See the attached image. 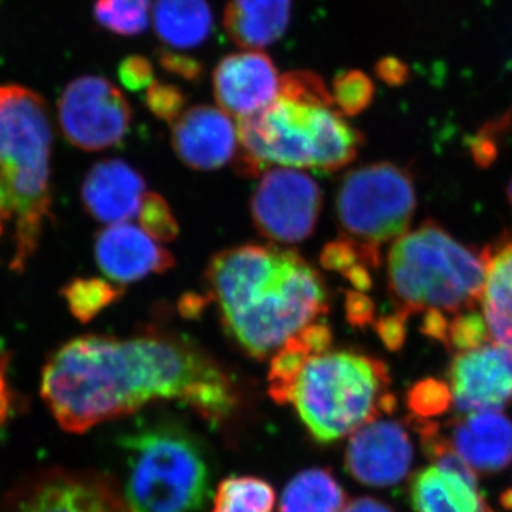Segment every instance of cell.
I'll return each mask as SVG.
<instances>
[{
    "mask_svg": "<svg viewBox=\"0 0 512 512\" xmlns=\"http://www.w3.org/2000/svg\"><path fill=\"white\" fill-rule=\"evenodd\" d=\"M460 413L498 412L512 402V349L490 342L456 353L447 370Z\"/></svg>",
    "mask_w": 512,
    "mask_h": 512,
    "instance_id": "11",
    "label": "cell"
},
{
    "mask_svg": "<svg viewBox=\"0 0 512 512\" xmlns=\"http://www.w3.org/2000/svg\"><path fill=\"white\" fill-rule=\"evenodd\" d=\"M346 494L325 468L302 471L286 485L279 512H342Z\"/></svg>",
    "mask_w": 512,
    "mask_h": 512,
    "instance_id": "23",
    "label": "cell"
},
{
    "mask_svg": "<svg viewBox=\"0 0 512 512\" xmlns=\"http://www.w3.org/2000/svg\"><path fill=\"white\" fill-rule=\"evenodd\" d=\"M298 335L315 356L328 352L332 345V330L325 323L313 322L299 330Z\"/></svg>",
    "mask_w": 512,
    "mask_h": 512,
    "instance_id": "37",
    "label": "cell"
},
{
    "mask_svg": "<svg viewBox=\"0 0 512 512\" xmlns=\"http://www.w3.org/2000/svg\"><path fill=\"white\" fill-rule=\"evenodd\" d=\"M377 73L382 77L384 82L387 83H399L403 80L406 69L402 66V63L397 62L393 59H384L377 66Z\"/></svg>",
    "mask_w": 512,
    "mask_h": 512,
    "instance_id": "43",
    "label": "cell"
},
{
    "mask_svg": "<svg viewBox=\"0 0 512 512\" xmlns=\"http://www.w3.org/2000/svg\"><path fill=\"white\" fill-rule=\"evenodd\" d=\"M493 342L485 323L483 312L470 309L451 316L448 322L447 340L444 348L451 353L466 352V350L480 348L485 343Z\"/></svg>",
    "mask_w": 512,
    "mask_h": 512,
    "instance_id": "30",
    "label": "cell"
},
{
    "mask_svg": "<svg viewBox=\"0 0 512 512\" xmlns=\"http://www.w3.org/2000/svg\"><path fill=\"white\" fill-rule=\"evenodd\" d=\"M447 427L448 443L474 473H498L512 463V420L505 414L463 413Z\"/></svg>",
    "mask_w": 512,
    "mask_h": 512,
    "instance_id": "17",
    "label": "cell"
},
{
    "mask_svg": "<svg viewBox=\"0 0 512 512\" xmlns=\"http://www.w3.org/2000/svg\"><path fill=\"white\" fill-rule=\"evenodd\" d=\"M357 264H363L359 249L353 242L343 237L326 244L320 254V265L338 274L345 275Z\"/></svg>",
    "mask_w": 512,
    "mask_h": 512,
    "instance_id": "33",
    "label": "cell"
},
{
    "mask_svg": "<svg viewBox=\"0 0 512 512\" xmlns=\"http://www.w3.org/2000/svg\"><path fill=\"white\" fill-rule=\"evenodd\" d=\"M18 512H128L103 478L57 473L46 477L19 503Z\"/></svg>",
    "mask_w": 512,
    "mask_h": 512,
    "instance_id": "18",
    "label": "cell"
},
{
    "mask_svg": "<svg viewBox=\"0 0 512 512\" xmlns=\"http://www.w3.org/2000/svg\"><path fill=\"white\" fill-rule=\"evenodd\" d=\"M119 77L130 92L148 89L154 83L153 64L144 56H128L120 64Z\"/></svg>",
    "mask_w": 512,
    "mask_h": 512,
    "instance_id": "34",
    "label": "cell"
},
{
    "mask_svg": "<svg viewBox=\"0 0 512 512\" xmlns=\"http://www.w3.org/2000/svg\"><path fill=\"white\" fill-rule=\"evenodd\" d=\"M94 19L120 36H137L150 22L151 0H96Z\"/></svg>",
    "mask_w": 512,
    "mask_h": 512,
    "instance_id": "27",
    "label": "cell"
},
{
    "mask_svg": "<svg viewBox=\"0 0 512 512\" xmlns=\"http://www.w3.org/2000/svg\"><path fill=\"white\" fill-rule=\"evenodd\" d=\"M501 504L505 510L512 511V488H508L507 491H504L503 495H501Z\"/></svg>",
    "mask_w": 512,
    "mask_h": 512,
    "instance_id": "44",
    "label": "cell"
},
{
    "mask_svg": "<svg viewBox=\"0 0 512 512\" xmlns=\"http://www.w3.org/2000/svg\"><path fill=\"white\" fill-rule=\"evenodd\" d=\"M453 394L447 382L434 377L420 380L407 392V407L410 417L431 419L441 416L450 409Z\"/></svg>",
    "mask_w": 512,
    "mask_h": 512,
    "instance_id": "29",
    "label": "cell"
},
{
    "mask_svg": "<svg viewBox=\"0 0 512 512\" xmlns=\"http://www.w3.org/2000/svg\"><path fill=\"white\" fill-rule=\"evenodd\" d=\"M275 490L261 478L229 477L221 481L211 512H274Z\"/></svg>",
    "mask_w": 512,
    "mask_h": 512,
    "instance_id": "24",
    "label": "cell"
},
{
    "mask_svg": "<svg viewBox=\"0 0 512 512\" xmlns=\"http://www.w3.org/2000/svg\"><path fill=\"white\" fill-rule=\"evenodd\" d=\"M94 256L100 271L119 285L164 274L175 265V258L167 248L130 222L101 229L94 244Z\"/></svg>",
    "mask_w": 512,
    "mask_h": 512,
    "instance_id": "15",
    "label": "cell"
},
{
    "mask_svg": "<svg viewBox=\"0 0 512 512\" xmlns=\"http://www.w3.org/2000/svg\"><path fill=\"white\" fill-rule=\"evenodd\" d=\"M205 279L225 332L254 359H268L329 311L325 279L291 249H225L211 259Z\"/></svg>",
    "mask_w": 512,
    "mask_h": 512,
    "instance_id": "2",
    "label": "cell"
},
{
    "mask_svg": "<svg viewBox=\"0 0 512 512\" xmlns=\"http://www.w3.org/2000/svg\"><path fill=\"white\" fill-rule=\"evenodd\" d=\"M342 512H394L389 505L376 498L362 497L346 505Z\"/></svg>",
    "mask_w": 512,
    "mask_h": 512,
    "instance_id": "42",
    "label": "cell"
},
{
    "mask_svg": "<svg viewBox=\"0 0 512 512\" xmlns=\"http://www.w3.org/2000/svg\"><path fill=\"white\" fill-rule=\"evenodd\" d=\"M237 126L241 174L258 175L272 164L335 173L355 160L363 144L311 70L284 74L276 99Z\"/></svg>",
    "mask_w": 512,
    "mask_h": 512,
    "instance_id": "3",
    "label": "cell"
},
{
    "mask_svg": "<svg viewBox=\"0 0 512 512\" xmlns=\"http://www.w3.org/2000/svg\"><path fill=\"white\" fill-rule=\"evenodd\" d=\"M160 63L167 72L177 74V76L184 77L187 80L197 79L201 73V66L195 60L190 59V57L175 55V53L167 52V50L161 52Z\"/></svg>",
    "mask_w": 512,
    "mask_h": 512,
    "instance_id": "38",
    "label": "cell"
},
{
    "mask_svg": "<svg viewBox=\"0 0 512 512\" xmlns=\"http://www.w3.org/2000/svg\"><path fill=\"white\" fill-rule=\"evenodd\" d=\"M322 208V191L299 168L266 171L252 195L251 215L259 234L278 244H298L311 237Z\"/></svg>",
    "mask_w": 512,
    "mask_h": 512,
    "instance_id": "10",
    "label": "cell"
},
{
    "mask_svg": "<svg viewBox=\"0 0 512 512\" xmlns=\"http://www.w3.org/2000/svg\"><path fill=\"white\" fill-rule=\"evenodd\" d=\"M485 284L483 254L426 221L396 239L387 256V288L394 312L409 318L427 311L448 316L477 309Z\"/></svg>",
    "mask_w": 512,
    "mask_h": 512,
    "instance_id": "5",
    "label": "cell"
},
{
    "mask_svg": "<svg viewBox=\"0 0 512 512\" xmlns=\"http://www.w3.org/2000/svg\"><path fill=\"white\" fill-rule=\"evenodd\" d=\"M485 284L481 311L491 340L512 349V238L481 251Z\"/></svg>",
    "mask_w": 512,
    "mask_h": 512,
    "instance_id": "21",
    "label": "cell"
},
{
    "mask_svg": "<svg viewBox=\"0 0 512 512\" xmlns=\"http://www.w3.org/2000/svg\"><path fill=\"white\" fill-rule=\"evenodd\" d=\"M288 404L318 443H335L397 407L389 367L349 350L313 356L293 383Z\"/></svg>",
    "mask_w": 512,
    "mask_h": 512,
    "instance_id": "6",
    "label": "cell"
},
{
    "mask_svg": "<svg viewBox=\"0 0 512 512\" xmlns=\"http://www.w3.org/2000/svg\"><path fill=\"white\" fill-rule=\"evenodd\" d=\"M291 15L292 0H228L222 25L235 45L262 50L285 35Z\"/></svg>",
    "mask_w": 512,
    "mask_h": 512,
    "instance_id": "20",
    "label": "cell"
},
{
    "mask_svg": "<svg viewBox=\"0 0 512 512\" xmlns=\"http://www.w3.org/2000/svg\"><path fill=\"white\" fill-rule=\"evenodd\" d=\"M315 356L296 333L286 340L274 355L268 372V392L278 404H288L293 383L301 375L303 367Z\"/></svg>",
    "mask_w": 512,
    "mask_h": 512,
    "instance_id": "26",
    "label": "cell"
},
{
    "mask_svg": "<svg viewBox=\"0 0 512 512\" xmlns=\"http://www.w3.org/2000/svg\"><path fill=\"white\" fill-rule=\"evenodd\" d=\"M146 101L148 109L157 119L170 124H173L187 110L185 109L187 99L181 89L174 84L160 83L156 80L147 89Z\"/></svg>",
    "mask_w": 512,
    "mask_h": 512,
    "instance_id": "32",
    "label": "cell"
},
{
    "mask_svg": "<svg viewBox=\"0 0 512 512\" xmlns=\"http://www.w3.org/2000/svg\"><path fill=\"white\" fill-rule=\"evenodd\" d=\"M343 276L348 279L350 284L355 286L356 291L365 292L372 288L373 279L372 275H370L369 266L357 264Z\"/></svg>",
    "mask_w": 512,
    "mask_h": 512,
    "instance_id": "41",
    "label": "cell"
},
{
    "mask_svg": "<svg viewBox=\"0 0 512 512\" xmlns=\"http://www.w3.org/2000/svg\"><path fill=\"white\" fill-rule=\"evenodd\" d=\"M40 394L59 426L77 434L161 400L183 403L217 426L239 403L237 384L214 357L160 332L69 340L47 357Z\"/></svg>",
    "mask_w": 512,
    "mask_h": 512,
    "instance_id": "1",
    "label": "cell"
},
{
    "mask_svg": "<svg viewBox=\"0 0 512 512\" xmlns=\"http://www.w3.org/2000/svg\"><path fill=\"white\" fill-rule=\"evenodd\" d=\"M57 109L66 140L90 153L120 144L133 116L123 93L100 76H83L67 84Z\"/></svg>",
    "mask_w": 512,
    "mask_h": 512,
    "instance_id": "9",
    "label": "cell"
},
{
    "mask_svg": "<svg viewBox=\"0 0 512 512\" xmlns=\"http://www.w3.org/2000/svg\"><path fill=\"white\" fill-rule=\"evenodd\" d=\"M171 144L192 170H218L237 157L238 126L221 107L198 104L174 121Z\"/></svg>",
    "mask_w": 512,
    "mask_h": 512,
    "instance_id": "14",
    "label": "cell"
},
{
    "mask_svg": "<svg viewBox=\"0 0 512 512\" xmlns=\"http://www.w3.org/2000/svg\"><path fill=\"white\" fill-rule=\"evenodd\" d=\"M153 25L165 45L192 49L201 46L210 36L211 8L207 0H156Z\"/></svg>",
    "mask_w": 512,
    "mask_h": 512,
    "instance_id": "22",
    "label": "cell"
},
{
    "mask_svg": "<svg viewBox=\"0 0 512 512\" xmlns=\"http://www.w3.org/2000/svg\"><path fill=\"white\" fill-rule=\"evenodd\" d=\"M414 448L409 431L397 420H375L350 436L345 464L350 476L367 487L386 488L409 476Z\"/></svg>",
    "mask_w": 512,
    "mask_h": 512,
    "instance_id": "12",
    "label": "cell"
},
{
    "mask_svg": "<svg viewBox=\"0 0 512 512\" xmlns=\"http://www.w3.org/2000/svg\"><path fill=\"white\" fill-rule=\"evenodd\" d=\"M53 131L45 99L19 84L0 86V238L10 234V269L23 274L52 218Z\"/></svg>",
    "mask_w": 512,
    "mask_h": 512,
    "instance_id": "4",
    "label": "cell"
},
{
    "mask_svg": "<svg viewBox=\"0 0 512 512\" xmlns=\"http://www.w3.org/2000/svg\"><path fill=\"white\" fill-rule=\"evenodd\" d=\"M406 322L407 318L396 312L376 320L375 329L377 336H379L383 345L390 352H397V350L402 349L404 342H406Z\"/></svg>",
    "mask_w": 512,
    "mask_h": 512,
    "instance_id": "35",
    "label": "cell"
},
{
    "mask_svg": "<svg viewBox=\"0 0 512 512\" xmlns=\"http://www.w3.org/2000/svg\"><path fill=\"white\" fill-rule=\"evenodd\" d=\"M416 207L412 175L387 161L350 171L336 195L342 237L356 245L370 269L379 268L383 245L409 232Z\"/></svg>",
    "mask_w": 512,
    "mask_h": 512,
    "instance_id": "8",
    "label": "cell"
},
{
    "mask_svg": "<svg viewBox=\"0 0 512 512\" xmlns=\"http://www.w3.org/2000/svg\"><path fill=\"white\" fill-rule=\"evenodd\" d=\"M146 194L143 175L119 158L94 164L80 191L86 211L94 220L107 225L137 217Z\"/></svg>",
    "mask_w": 512,
    "mask_h": 512,
    "instance_id": "16",
    "label": "cell"
},
{
    "mask_svg": "<svg viewBox=\"0 0 512 512\" xmlns=\"http://www.w3.org/2000/svg\"><path fill=\"white\" fill-rule=\"evenodd\" d=\"M507 195H508V200H510V204H511V208H512V178H511L510 183H508Z\"/></svg>",
    "mask_w": 512,
    "mask_h": 512,
    "instance_id": "45",
    "label": "cell"
},
{
    "mask_svg": "<svg viewBox=\"0 0 512 512\" xmlns=\"http://www.w3.org/2000/svg\"><path fill=\"white\" fill-rule=\"evenodd\" d=\"M140 227L158 242L174 241L180 227L168 202L156 192H147L138 211Z\"/></svg>",
    "mask_w": 512,
    "mask_h": 512,
    "instance_id": "31",
    "label": "cell"
},
{
    "mask_svg": "<svg viewBox=\"0 0 512 512\" xmlns=\"http://www.w3.org/2000/svg\"><path fill=\"white\" fill-rule=\"evenodd\" d=\"M346 316L350 325L365 328L375 320V303L365 293L355 291L346 293Z\"/></svg>",
    "mask_w": 512,
    "mask_h": 512,
    "instance_id": "36",
    "label": "cell"
},
{
    "mask_svg": "<svg viewBox=\"0 0 512 512\" xmlns=\"http://www.w3.org/2000/svg\"><path fill=\"white\" fill-rule=\"evenodd\" d=\"M335 106L343 116H357L367 109L375 96L372 80L360 70L340 73L332 84Z\"/></svg>",
    "mask_w": 512,
    "mask_h": 512,
    "instance_id": "28",
    "label": "cell"
},
{
    "mask_svg": "<svg viewBox=\"0 0 512 512\" xmlns=\"http://www.w3.org/2000/svg\"><path fill=\"white\" fill-rule=\"evenodd\" d=\"M281 77L271 57L262 50L231 53L212 74L215 100L229 116L244 119L276 99Z\"/></svg>",
    "mask_w": 512,
    "mask_h": 512,
    "instance_id": "13",
    "label": "cell"
},
{
    "mask_svg": "<svg viewBox=\"0 0 512 512\" xmlns=\"http://www.w3.org/2000/svg\"><path fill=\"white\" fill-rule=\"evenodd\" d=\"M9 355L0 359V426L8 420L10 407H12V393L6 382V367H8Z\"/></svg>",
    "mask_w": 512,
    "mask_h": 512,
    "instance_id": "40",
    "label": "cell"
},
{
    "mask_svg": "<svg viewBox=\"0 0 512 512\" xmlns=\"http://www.w3.org/2000/svg\"><path fill=\"white\" fill-rule=\"evenodd\" d=\"M127 454L128 512H201L211 473L200 441L180 424L157 423L121 440Z\"/></svg>",
    "mask_w": 512,
    "mask_h": 512,
    "instance_id": "7",
    "label": "cell"
},
{
    "mask_svg": "<svg viewBox=\"0 0 512 512\" xmlns=\"http://www.w3.org/2000/svg\"><path fill=\"white\" fill-rule=\"evenodd\" d=\"M451 316L440 311H427L421 318L420 332L427 338L446 345L448 322Z\"/></svg>",
    "mask_w": 512,
    "mask_h": 512,
    "instance_id": "39",
    "label": "cell"
},
{
    "mask_svg": "<svg viewBox=\"0 0 512 512\" xmlns=\"http://www.w3.org/2000/svg\"><path fill=\"white\" fill-rule=\"evenodd\" d=\"M60 295L70 313L80 323H89L104 309L119 301L124 289L101 278H76L64 286Z\"/></svg>",
    "mask_w": 512,
    "mask_h": 512,
    "instance_id": "25",
    "label": "cell"
},
{
    "mask_svg": "<svg viewBox=\"0 0 512 512\" xmlns=\"http://www.w3.org/2000/svg\"><path fill=\"white\" fill-rule=\"evenodd\" d=\"M414 512H494L478 490L477 477H467L431 464L410 481Z\"/></svg>",
    "mask_w": 512,
    "mask_h": 512,
    "instance_id": "19",
    "label": "cell"
}]
</instances>
